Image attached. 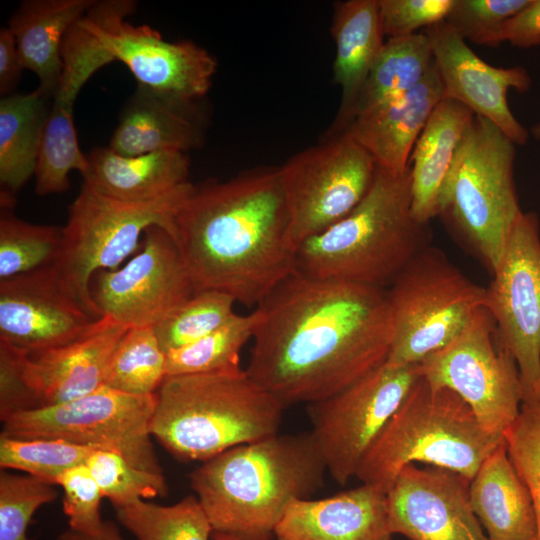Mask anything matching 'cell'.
<instances>
[{
    "label": "cell",
    "instance_id": "cell-1",
    "mask_svg": "<svg viewBox=\"0 0 540 540\" xmlns=\"http://www.w3.org/2000/svg\"><path fill=\"white\" fill-rule=\"evenodd\" d=\"M255 310L246 371L284 408L324 400L388 358L393 328L384 288L295 271Z\"/></svg>",
    "mask_w": 540,
    "mask_h": 540
},
{
    "label": "cell",
    "instance_id": "cell-8",
    "mask_svg": "<svg viewBox=\"0 0 540 540\" xmlns=\"http://www.w3.org/2000/svg\"><path fill=\"white\" fill-rule=\"evenodd\" d=\"M386 294L393 328L390 366L419 364L453 341L486 304V288L431 245L404 266Z\"/></svg>",
    "mask_w": 540,
    "mask_h": 540
},
{
    "label": "cell",
    "instance_id": "cell-10",
    "mask_svg": "<svg viewBox=\"0 0 540 540\" xmlns=\"http://www.w3.org/2000/svg\"><path fill=\"white\" fill-rule=\"evenodd\" d=\"M155 394L131 395L106 386L80 398L1 419V435L53 438L114 451L133 466L163 473L152 442Z\"/></svg>",
    "mask_w": 540,
    "mask_h": 540
},
{
    "label": "cell",
    "instance_id": "cell-21",
    "mask_svg": "<svg viewBox=\"0 0 540 540\" xmlns=\"http://www.w3.org/2000/svg\"><path fill=\"white\" fill-rule=\"evenodd\" d=\"M443 98V85L433 60L425 78L409 93L352 118L327 136L348 135L368 151L378 167L392 175H402L409 168L420 133Z\"/></svg>",
    "mask_w": 540,
    "mask_h": 540
},
{
    "label": "cell",
    "instance_id": "cell-3",
    "mask_svg": "<svg viewBox=\"0 0 540 540\" xmlns=\"http://www.w3.org/2000/svg\"><path fill=\"white\" fill-rule=\"evenodd\" d=\"M326 473L306 432L228 449L194 469L189 481L215 534L274 540L288 506L320 490Z\"/></svg>",
    "mask_w": 540,
    "mask_h": 540
},
{
    "label": "cell",
    "instance_id": "cell-44",
    "mask_svg": "<svg viewBox=\"0 0 540 540\" xmlns=\"http://www.w3.org/2000/svg\"><path fill=\"white\" fill-rule=\"evenodd\" d=\"M499 43L508 42L518 48L540 45V0H530L528 5L501 27Z\"/></svg>",
    "mask_w": 540,
    "mask_h": 540
},
{
    "label": "cell",
    "instance_id": "cell-41",
    "mask_svg": "<svg viewBox=\"0 0 540 540\" xmlns=\"http://www.w3.org/2000/svg\"><path fill=\"white\" fill-rule=\"evenodd\" d=\"M530 0H454L444 22L463 40L497 47L504 23Z\"/></svg>",
    "mask_w": 540,
    "mask_h": 540
},
{
    "label": "cell",
    "instance_id": "cell-31",
    "mask_svg": "<svg viewBox=\"0 0 540 540\" xmlns=\"http://www.w3.org/2000/svg\"><path fill=\"white\" fill-rule=\"evenodd\" d=\"M258 320L256 310L248 315L234 314L211 333L168 352L167 376L242 370L240 352L253 338Z\"/></svg>",
    "mask_w": 540,
    "mask_h": 540
},
{
    "label": "cell",
    "instance_id": "cell-7",
    "mask_svg": "<svg viewBox=\"0 0 540 540\" xmlns=\"http://www.w3.org/2000/svg\"><path fill=\"white\" fill-rule=\"evenodd\" d=\"M516 145L474 115L442 188L438 215L493 274L522 214L514 179Z\"/></svg>",
    "mask_w": 540,
    "mask_h": 540
},
{
    "label": "cell",
    "instance_id": "cell-5",
    "mask_svg": "<svg viewBox=\"0 0 540 540\" xmlns=\"http://www.w3.org/2000/svg\"><path fill=\"white\" fill-rule=\"evenodd\" d=\"M155 396L153 438L185 461L278 434L284 410L246 369L166 376Z\"/></svg>",
    "mask_w": 540,
    "mask_h": 540
},
{
    "label": "cell",
    "instance_id": "cell-29",
    "mask_svg": "<svg viewBox=\"0 0 540 540\" xmlns=\"http://www.w3.org/2000/svg\"><path fill=\"white\" fill-rule=\"evenodd\" d=\"M50 99L39 87L30 93H13L1 98V197L14 199L34 175Z\"/></svg>",
    "mask_w": 540,
    "mask_h": 540
},
{
    "label": "cell",
    "instance_id": "cell-25",
    "mask_svg": "<svg viewBox=\"0 0 540 540\" xmlns=\"http://www.w3.org/2000/svg\"><path fill=\"white\" fill-rule=\"evenodd\" d=\"M474 115L460 102L444 97L420 133L408 163L411 209L419 222L429 223L438 215L442 188Z\"/></svg>",
    "mask_w": 540,
    "mask_h": 540
},
{
    "label": "cell",
    "instance_id": "cell-18",
    "mask_svg": "<svg viewBox=\"0 0 540 540\" xmlns=\"http://www.w3.org/2000/svg\"><path fill=\"white\" fill-rule=\"evenodd\" d=\"M99 318L71 292L54 265L0 280V342L29 354L77 340Z\"/></svg>",
    "mask_w": 540,
    "mask_h": 540
},
{
    "label": "cell",
    "instance_id": "cell-17",
    "mask_svg": "<svg viewBox=\"0 0 540 540\" xmlns=\"http://www.w3.org/2000/svg\"><path fill=\"white\" fill-rule=\"evenodd\" d=\"M195 293L180 249L163 227H149L123 267L100 270L90 294L101 316L128 328L155 327Z\"/></svg>",
    "mask_w": 540,
    "mask_h": 540
},
{
    "label": "cell",
    "instance_id": "cell-23",
    "mask_svg": "<svg viewBox=\"0 0 540 540\" xmlns=\"http://www.w3.org/2000/svg\"><path fill=\"white\" fill-rule=\"evenodd\" d=\"M203 140L196 102L138 84L124 105L108 147L123 156L157 151L187 153L200 147Z\"/></svg>",
    "mask_w": 540,
    "mask_h": 540
},
{
    "label": "cell",
    "instance_id": "cell-11",
    "mask_svg": "<svg viewBox=\"0 0 540 540\" xmlns=\"http://www.w3.org/2000/svg\"><path fill=\"white\" fill-rule=\"evenodd\" d=\"M135 10L133 0L96 1L79 20L103 66L118 60L140 85L188 102L201 100L211 87L216 59L191 41L168 42L148 25L129 23Z\"/></svg>",
    "mask_w": 540,
    "mask_h": 540
},
{
    "label": "cell",
    "instance_id": "cell-22",
    "mask_svg": "<svg viewBox=\"0 0 540 540\" xmlns=\"http://www.w3.org/2000/svg\"><path fill=\"white\" fill-rule=\"evenodd\" d=\"M274 540H393L386 493L361 483L323 499L295 500Z\"/></svg>",
    "mask_w": 540,
    "mask_h": 540
},
{
    "label": "cell",
    "instance_id": "cell-26",
    "mask_svg": "<svg viewBox=\"0 0 540 540\" xmlns=\"http://www.w3.org/2000/svg\"><path fill=\"white\" fill-rule=\"evenodd\" d=\"M469 500L488 540H537L533 501L509 458L505 440L472 478Z\"/></svg>",
    "mask_w": 540,
    "mask_h": 540
},
{
    "label": "cell",
    "instance_id": "cell-14",
    "mask_svg": "<svg viewBox=\"0 0 540 540\" xmlns=\"http://www.w3.org/2000/svg\"><path fill=\"white\" fill-rule=\"evenodd\" d=\"M278 169L290 239L297 251L361 202L374 181L377 165L366 149L341 133L300 151Z\"/></svg>",
    "mask_w": 540,
    "mask_h": 540
},
{
    "label": "cell",
    "instance_id": "cell-28",
    "mask_svg": "<svg viewBox=\"0 0 540 540\" xmlns=\"http://www.w3.org/2000/svg\"><path fill=\"white\" fill-rule=\"evenodd\" d=\"M331 30L336 45L333 77L342 94L340 118L353 105L385 44L379 0L336 3Z\"/></svg>",
    "mask_w": 540,
    "mask_h": 540
},
{
    "label": "cell",
    "instance_id": "cell-47",
    "mask_svg": "<svg viewBox=\"0 0 540 540\" xmlns=\"http://www.w3.org/2000/svg\"><path fill=\"white\" fill-rule=\"evenodd\" d=\"M535 140L540 141V121L534 124L529 132Z\"/></svg>",
    "mask_w": 540,
    "mask_h": 540
},
{
    "label": "cell",
    "instance_id": "cell-45",
    "mask_svg": "<svg viewBox=\"0 0 540 540\" xmlns=\"http://www.w3.org/2000/svg\"><path fill=\"white\" fill-rule=\"evenodd\" d=\"M14 35L8 27L0 29V94L14 93L23 70Z\"/></svg>",
    "mask_w": 540,
    "mask_h": 540
},
{
    "label": "cell",
    "instance_id": "cell-20",
    "mask_svg": "<svg viewBox=\"0 0 540 540\" xmlns=\"http://www.w3.org/2000/svg\"><path fill=\"white\" fill-rule=\"evenodd\" d=\"M444 97L456 100L494 124L516 146H524L530 133L516 119L508 92H527L532 84L522 66L495 67L480 58L444 21L424 30Z\"/></svg>",
    "mask_w": 540,
    "mask_h": 540
},
{
    "label": "cell",
    "instance_id": "cell-37",
    "mask_svg": "<svg viewBox=\"0 0 540 540\" xmlns=\"http://www.w3.org/2000/svg\"><path fill=\"white\" fill-rule=\"evenodd\" d=\"M235 303L232 296L220 291L195 292L154 327L161 348L167 354L211 333L235 314Z\"/></svg>",
    "mask_w": 540,
    "mask_h": 540
},
{
    "label": "cell",
    "instance_id": "cell-19",
    "mask_svg": "<svg viewBox=\"0 0 540 540\" xmlns=\"http://www.w3.org/2000/svg\"><path fill=\"white\" fill-rule=\"evenodd\" d=\"M469 485L448 469L406 465L386 493L391 532L410 540H488L470 505Z\"/></svg>",
    "mask_w": 540,
    "mask_h": 540
},
{
    "label": "cell",
    "instance_id": "cell-43",
    "mask_svg": "<svg viewBox=\"0 0 540 540\" xmlns=\"http://www.w3.org/2000/svg\"><path fill=\"white\" fill-rule=\"evenodd\" d=\"M454 0H379L384 35L406 37L443 22Z\"/></svg>",
    "mask_w": 540,
    "mask_h": 540
},
{
    "label": "cell",
    "instance_id": "cell-34",
    "mask_svg": "<svg viewBox=\"0 0 540 540\" xmlns=\"http://www.w3.org/2000/svg\"><path fill=\"white\" fill-rule=\"evenodd\" d=\"M166 376V353L154 327H136L128 329L117 344L103 385L126 394L151 395Z\"/></svg>",
    "mask_w": 540,
    "mask_h": 540
},
{
    "label": "cell",
    "instance_id": "cell-33",
    "mask_svg": "<svg viewBox=\"0 0 540 540\" xmlns=\"http://www.w3.org/2000/svg\"><path fill=\"white\" fill-rule=\"evenodd\" d=\"M115 510L118 521L137 540H212L214 533L194 495L172 505L140 499Z\"/></svg>",
    "mask_w": 540,
    "mask_h": 540
},
{
    "label": "cell",
    "instance_id": "cell-15",
    "mask_svg": "<svg viewBox=\"0 0 540 540\" xmlns=\"http://www.w3.org/2000/svg\"><path fill=\"white\" fill-rule=\"evenodd\" d=\"M421 377L419 364L386 362L336 394L309 404L311 436L340 485L356 478L366 453Z\"/></svg>",
    "mask_w": 540,
    "mask_h": 540
},
{
    "label": "cell",
    "instance_id": "cell-39",
    "mask_svg": "<svg viewBox=\"0 0 540 540\" xmlns=\"http://www.w3.org/2000/svg\"><path fill=\"white\" fill-rule=\"evenodd\" d=\"M55 484L10 470L0 472V540H30L28 527L36 511L55 501Z\"/></svg>",
    "mask_w": 540,
    "mask_h": 540
},
{
    "label": "cell",
    "instance_id": "cell-36",
    "mask_svg": "<svg viewBox=\"0 0 540 540\" xmlns=\"http://www.w3.org/2000/svg\"><path fill=\"white\" fill-rule=\"evenodd\" d=\"M94 450L97 449L61 439L0 435V467L57 485L66 470L85 464Z\"/></svg>",
    "mask_w": 540,
    "mask_h": 540
},
{
    "label": "cell",
    "instance_id": "cell-38",
    "mask_svg": "<svg viewBox=\"0 0 540 540\" xmlns=\"http://www.w3.org/2000/svg\"><path fill=\"white\" fill-rule=\"evenodd\" d=\"M85 464L98 483L104 498L109 499L115 508L140 499L163 497L168 492L163 473L139 469L117 452L94 450Z\"/></svg>",
    "mask_w": 540,
    "mask_h": 540
},
{
    "label": "cell",
    "instance_id": "cell-9",
    "mask_svg": "<svg viewBox=\"0 0 540 540\" xmlns=\"http://www.w3.org/2000/svg\"><path fill=\"white\" fill-rule=\"evenodd\" d=\"M185 186L153 201L132 203L106 197L82 184L68 207L60 255L53 264L66 286L95 317H102L90 294L100 270H115L141 245L154 225L176 241L175 218L193 188Z\"/></svg>",
    "mask_w": 540,
    "mask_h": 540
},
{
    "label": "cell",
    "instance_id": "cell-46",
    "mask_svg": "<svg viewBox=\"0 0 540 540\" xmlns=\"http://www.w3.org/2000/svg\"><path fill=\"white\" fill-rule=\"evenodd\" d=\"M57 540H126L119 528L111 521H104L102 527L95 533H80L67 529L59 534Z\"/></svg>",
    "mask_w": 540,
    "mask_h": 540
},
{
    "label": "cell",
    "instance_id": "cell-50",
    "mask_svg": "<svg viewBox=\"0 0 540 540\" xmlns=\"http://www.w3.org/2000/svg\"><path fill=\"white\" fill-rule=\"evenodd\" d=\"M212 540H219V539H216V538H212Z\"/></svg>",
    "mask_w": 540,
    "mask_h": 540
},
{
    "label": "cell",
    "instance_id": "cell-42",
    "mask_svg": "<svg viewBox=\"0 0 540 540\" xmlns=\"http://www.w3.org/2000/svg\"><path fill=\"white\" fill-rule=\"evenodd\" d=\"M63 489V510L69 529L92 534L103 525V493L86 464L66 470L57 480Z\"/></svg>",
    "mask_w": 540,
    "mask_h": 540
},
{
    "label": "cell",
    "instance_id": "cell-16",
    "mask_svg": "<svg viewBox=\"0 0 540 540\" xmlns=\"http://www.w3.org/2000/svg\"><path fill=\"white\" fill-rule=\"evenodd\" d=\"M486 287L485 307L502 347L514 358L523 401L535 400L540 380V225L522 212Z\"/></svg>",
    "mask_w": 540,
    "mask_h": 540
},
{
    "label": "cell",
    "instance_id": "cell-35",
    "mask_svg": "<svg viewBox=\"0 0 540 540\" xmlns=\"http://www.w3.org/2000/svg\"><path fill=\"white\" fill-rule=\"evenodd\" d=\"M62 241V227L32 224L2 210L0 280L55 264Z\"/></svg>",
    "mask_w": 540,
    "mask_h": 540
},
{
    "label": "cell",
    "instance_id": "cell-4",
    "mask_svg": "<svg viewBox=\"0 0 540 540\" xmlns=\"http://www.w3.org/2000/svg\"><path fill=\"white\" fill-rule=\"evenodd\" d=\"M430 240L429 223L412 214L410 168L395 176L377 166L361 202L298 247L296 271L385 289Z\"/></svg>",
    "mask_w": 540,
    "mask_h": 540
},
{
    "label": "cell",
    "instance_id": "cell-32",
    "mask_svg": "<svg viewBox=\"0 0 540 540\" xmlns=\"http://www.w3.org/2000/svg\"><path fill=\"white\" fill-rule=\"evenodd\" d=\"M73 104L52 99L34 173L35 193L40 196L66 192L70 172L78 170L83 176L89 168L78 144Z\"/></svg>",
    "mask_w": 540,
    "mask_h": 540
},
{
    "label": "cell",
    "instance_id": "cell-12",
    "mask_svg": "<svg viewBox=\"0 0 540 540\" xmlns=\"http://www.w3.org/2000/svg\"><path fill=\"white\" fill-rule=\"evenodd\" d=\"M128 329L102 316L77 340L36 354L0 342V418L62 404L103 386L108 362Z\"/></svg>",
    "mask_w": 540,
    "mask_h": 540
},
{
    "label": "cell",
    "instance_id": "cell-48",
    "mask_svg": "<svg viewBox=\"0 0 540 540\" xmlns=\"http://www.w3.org/2000/svg\"><path fill=\"white\" fill-rule=\"evenodd\" d=\"M213 538L219 539V540H235L230 537L220 535V534H213Z\"/></svg>",
    "mask_w": 540,
    "mask_h": 540
},
{
    "label": "cell",
    "instance_id": "cell-6",
    "mask_svg": "<svg viewBox=\"0 0 540 540\" xmlns=\"http://www.w3.org/2000/svg\"><path fill=\"white\" fill-rule=\"evenodd\" d=\"M503 440L486 432L459 395L421 376L366 453L356 478L387 493L406 465L420 462L471 482Z\"/></svg>",
    "mask_w": 540,
    "mask_h": 540
},
{
    "label": "cell",
    "instance_id": "cell-13",
    "mask_svg": "<svg viewBox=\"0 0 540 540\" xmlns=\"http://www.w3.org/2000/svg\"><path fill=\"white\" fill-rule=\"evenodd\" d=\"M419 367L430 385L459 395L494 437L504 438L519 415L523 393L517 364L500 344L486 307L478 309L453 341L423 359Z\"/></svg>",
    "mask_w": 540,
    "mask_h": 540
},
{
    "label": "cell",
    "instance_id": "cell-40",
    "mask_svg": "<svg viewBox=\"0 0 540 540\" xmlns=\"http://www.w3.org/2000/svg\"><path fill=\"white\" fill-rule=\"evenodd\" d=\"M504 440L509 458L531 495L540 540V400L522 402Z\"/></svg>",
    "mask_w": 540,
    "mask_h": 540
},
{
    "label": "cell",
    "instance_id": "cell-30",
    "mask_svg": "<svg viewBox=\"0 0 540 540\" xmlns=\"http://www.w3.org/2000/svg\"><path fill=\"white\" fill-rule=\"evenodd\" d=\"M433 55L426 34L388 39L348 112L336 118L327 134L339 131L352 118L403 97L426 76Z\"/></svg>",
    "mask_w": 540,
    "mask_h": 540
},
{
    "label": "cell",
    "instance_id": "cell-49",
    "mask_svg": "<svg viewBox=\"0 0 540 540\" xmlns=\"http://www.w3.org/2000/svg\"><path fill=\"white\" fill-rule=\"evenodd\" d=\"M540 400V380L538 382V385H537V388H536V393H535V400Z\"/></svg>",
    "mask_w": 540,
    "mask_h": 540
},
{
    "label": "cell",
    "instance_id": "cell-2",
    "mask_svg": "<svg viewBox=\"0 0 540 540\" xmlns=\"http://www.w3.org/2000/svg\"><path fill=\"white\" fill-rule=\"evenodd\" d=\"M175 228L195 292L216 290L257 307L296 271L278 168L194 185Z\"/></svg>",
    "mask_w": 540,
    "mask_h": 540
},
{
    "label": "cell",
    "instance_id": "cell-24",
    "mask_svg": "<svg viewBox=\"0 0 540 540\" xmlns=\"http://www.w3.org/2000/svg\"><path fill=\"white\" fill-rule=\"evenodd\" d=\"M83 184L124 202L142 203L161 198L190 183L187 153L157 151L123 156L107 147H95L87 155Z\"/></svg>",
    "mask_w": 540,
    "mask_h": 540
},
{
    "label": "cell",
    "instance_id": "cell-27",
    "mask_svg": "<svg viewBox=\"0 0 540 540\" xmlns=\"http://www.w3.org/2000/svg\"><path fill=\"white\" fill-rule=\"evenodd\" d=\"M95 0H25L8 28L15 37L24 69L35 73L39 88L53 99L62 73V45L70 28Z\"/></svg>",
    "mask_w": 540,
    "mask_h": 540
}]
</instances>
